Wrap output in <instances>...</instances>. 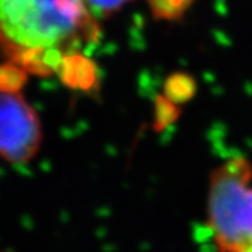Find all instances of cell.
Segmentation results:
<instances>
[{
  "label": "cell",
  "mask_w": 252,
  "mask_h": 252,
  "mask_svg": "<svg viewBox=\"0 0 252 252\" xmlns=\"http://www.w3.org/2000/svg\"><path fill=\"white\" fill-rule=\"evenodd\" d=\"M98 36L84 0H0V51L28 74H58L67 56Z\"/></svg>",
  "instance_id": "1"
},
{
  "label": "cell",
  "mask_w": 252,
  "mask_h": 252,
  "mask_svg": "<svg viewBox=\"0 0 252 252\" xmlns=\"http://www.w3.org/2000/svg\"><path fill=\"white\" fill-rule=\"evenodd\" d=\"M207 227L219 252H252V164L245 157L210 172Z\"/></svg>",
  "instance_id": "2"
},
{
  "label": "cell",
  "mask_w": 252,
  "mask_h": 252,
  "mask_svg": "<svg viewBox=\"0 0 252 252\" xmlns=\"http://www.w3.org/2000/svg\"><path fill=\"white\" fill-rule=\"evenodd\" d=\"M58 74L66 86L74 90L91 91L98 87L97 64L83 52L67 56Z\"/></svg>",
  "instance_id": "4"
},
{
  "label": "cell",
  "mask_w": 252,
  "mask_h": 252,
  "mask_svg": "<svg viewBox=\"0 0 252 252\" xmlns=\"http://www.w3.org/2000/svg\"><path fill=\"white\" fill-rule=\"evenodd\" d=\"M28 79V73L16 63H0V91L1 93H20Z\"/></svg>",
  "instance_id": "8"
},
{
  "label": "cell",
  "mask_w": 252,
  "mask_h": 252,
  "mask_svg": "<svg viewBox=\"0 0 252 252\" xmlns=\"http://www.w3.org/2000/svg\"><path fill=\"white\" fill-rule=\"evenodd\" d=\"M44 142V127L35 108L20 93L0 91V158L27 165Z\"/></svg>",
  "instance_id": "3"
},
{
  "label": "cell",
  "mask_w": 252,
  "mask_h": 252,
  "mask_svg": "<svg viewBox=\"0 0 252 252\" xmlns=\"http://www.w3.org/2000/svg\"><path fill=\"white\" fill-rule=\"evenodd\" d=\"M130 1L133 0H84V3L94 14H99L104 17L117 13Z\"/></svg>",
  "instance_id": "9"
},
{
  "label": "cell",
  "mask_w": 252,
  "mask_h": 252,
  "mask_svg": "<svg viewBox=\"0 0 252 252\" xmlns=\"http://www.w3.org/2000/svg\"><path fill=\"white\" fill-rule=\"evenodd\" d=\"M181 117V108L178 104L172 102L164 94L157 95L154 99V124L156 132H161L168 126L175 124Z\"/></svg>",
  "instance_id": "7"
},
{
  "label": "cell",
  "mask_w": 252,
  "mask_h": 252,
  "mask_svg": "<svg viewBox=\"0 0 252 252\" xmlns=\"http://www.w3.org/2000/svg\"><path fill=\"white\" fill-rule=\"evenodd\" d=\"M164 95L175 104H185L196 95L198 83L193 76L185 72L171 73L164 81Z\"/></svg>",
  "instance_id": "5"
},
{
  "label": "cell",
  "mask_w": 252,
  "mask_h": 252,
  "mask_svg": "<svg viewBox=\"0 0 252 252\" xmlns=\"http://www.w3.org/2000/svg\"><path fill=\"white\" fill-rule=\"evenodd\" d=\"M196 0H146L152 16L161 21H180Z\"/></svg>",
  "instance_id": "6"
},
{
  "label": "cell",
  "mask_w": 252,
  "mask_h": 252,
  "mask_svg": "<svg viewBox=\"0 0 252 252\" xmlns=\"http://www.w3.org/2000/svg\"><path fill=\"white\" fill-rule=\"evenodd\" d=\"M0 252H10V251H6V250H0Z\"/></svg>",
  "instance_id": "10"
}]
</instances>
